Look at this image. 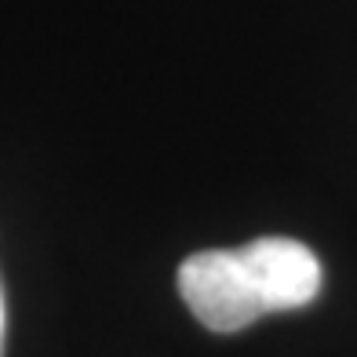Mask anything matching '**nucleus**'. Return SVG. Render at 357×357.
Here are the masks:
<instances>
[{
  "label": "nucleus",
  "mask_w": 357,
  "mask_h": 357,
  "mask_svg": "<svg viewBox=\"0 0 357 357\" xmlns=\"http://www.w3.org/2000/svg\"><path fill=\"white\" fill-rule=\"evenodd\" d=\"M245 255L263 288L266 310H299L314 303L321 291V263L317 255L291 237H259L245 245Z\"/></svg>",
  "instance_id": "2"
},
{
  "label": "nucleus",
  "mask_w": 357,
  "mask_h": 357,
  "mask_svg": "<svg viewBox=\"0 0 357 357\" xmlns=\"http://www.w3.org/2000/svg\"><path fill=\"white\" fill-rule=\"evenodd\" d=\"M178 291L190 314L212 332H241L270 314L245 248H212L190 255L178 266Z\"/></svg>",
  "instance_id": "1"
},
{
  "label": "nucleus",
  "mask_w": 357,
  "mask_h": 357,
  "mask_svg": "<svg viewBox=\"0 0 357 357\" xmlns=\"http://www.w3.org/2000/svg\"><path fill=\"white\" fill-rule=\"evenodd\" d=\"M0 328H4V306H0Z\"/></svg>",
  "instance_id": "3"
}]
</instances>
